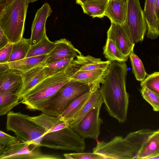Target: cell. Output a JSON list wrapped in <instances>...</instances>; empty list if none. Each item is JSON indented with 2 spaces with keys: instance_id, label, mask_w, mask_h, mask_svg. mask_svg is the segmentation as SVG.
I'll list each match as a JSON object with an SVG mask.
<instances>
[{
  "instance_id": "obj_1",
  "label": "cell",
  "mask_w": 159,
  "mask_h": 159,
  "mask_svg": "<svg viewBox=\"0 0 159 159\" xmlns=\"http://www.w3.org/2000/svg\"><path fill=\"white\" fill-rule=\"evenodd\" d=\"M7 130L13 132L16 137L39 147L57 150L83 152L86 144L70 126L49 133L43 128L31 120L28 115L10 111L7 115Z\"/></svg>"
},
{
  "instance_id": "obj_2",
  "label": "cell",
  "mask_w": 159,
  "mask_h": 159,
  "mask_svg": "<svg viewBox=\"0 0 159 159\" xmlns=\"http://www.w3.org/2000/svg\"><path fill=\"white\" fill-rule=\"evenodd\" d=\"M127 67L125 62L111 61L99 91L109 115L120 123L127 119L129 96L126 87Z\"/></svg>"
},
{
  "instance_id": "obj_3",
  "label": "cell",
  "mask_w": 159,
  "mask_h": 159,
  "mask_svg": "<svg viewBox=\"0 0 159 159\" xmlns=\"http://www.w3.org/2000/svg\"><path fill=\"white\" fill-rule=\"evenodd\" d=\"M29 0H13L0 11V27L10 43L23 38Z\"/></svg>"
},
{
  "instance_id": "obj_4",
  "label": "cell",
  "mask_w": 159,
  "mask_h": 159,
  "mask_svg": "<svg viewBox=\"0 0 159 159\" xmlns=\"http://www.w3.org/2000/svg\"><path fill=\"white\" fill-rule=\"evenodd\" d=\"M92 85L70 80L52 98L43 103L38 110L52 116L59 117L72 101L89 91Z\"/></svg>"
},
{
  "instance_id": "obj_5",
  "label": "cell",
  "mask_w": 159,
  "mask_h": 159,
  "mask_svg": "<svg viewBox=\"0 0 159 159\" xmlns=\"http://www.w3.org/2000/svg\"><path fill=\"white\" fill-rule=\"evenodd\" d=\"M70 80L64 72L48 77L26 93L20 103L30 110H38L43 103L52 98Z\"/></svg>"
},
{
  "instance_id": "obj_6",
  "label": "cell",
  "mask_w": 159,
  "mask_h": 159,
  "mask_svg": "<svg viewBox=\"0 0 159 159\" xmlns=\"http://www.w3.org/2000/svg\"><path fill=\"white\" fill-rule=\"evenodd\" d=\"M39 146L17 138L12 144L0 145V159H60L63 157L53 154L43 153Z\"/></svg>"
},
{
  "instance_id": "obj_7",
  "label": "cell",
  "mask_w": 159,
  "mask_h": 159,
  "mask_svg": "<svg viewBox=\"0 0 159 159\" xmlns=\"http://www.w3.org/2000/svg\"><path fill=\"white\" fill-rule=\"evenodd\" d=\"M93 152L104 159H137V152L132 146L121 136L114 137L109 141H97Z\"/></svg>"
},
{
  "instance_id": "obj_8",
  "label": "cell",
  "mask_w": 159,
  "mask_h": 159,
  "mask_svg": "<svg viewBox=\"0 0 159 159\" xmlns=\"http://www.w3.org/2000/svg\"><path fill=\"white\" fill-rule=\"evenodd\" d=\"M127 10L125 25L134 44L142 41L147 30L139 0H127Z\"/></svg>"
},
{
  "instance_id": "obj_9",
  "label": "cell",
  "mask_w": 159,
  "mask_h": 159,
  "mask_svg": "<svg viewBox=\"0 0 159 159\" xmlns=\"http://www.w3.org/2000/svg\"><path fill=\"white\" fill-rule=\"evenodd\" d=\"M102 106L92 108L81 119L73 130L84 139H91L97 141L103 121L100 116Z\"/></svg>"
},
{
  "instance_id": "obj_10",
  "label": "cell",
  "mask_w": 159,
  "mask_h": 159,
  "mask_svg": "<svg viewBox=\"0 0 159 159\" xmlns=\"http://www.w3.org/2000/svg\"><path fill=\"white\" fill-rule=\"evenodd\" d=\"M107 34V39L111 40L124 56L128 59L133 52L135 44L125 24L120 25L111 22Z\"/></svg>"
},
{
  "instance_id": "obj_11",
  "label": "cell",
  "mask_w": 159,
  "mask_h": 159,
  "mask_svg": "<svg viewBox=\"0 0 159 159\" xmlns=\"http://www.w3.org/2000/svg\"><path fill=\"white\" fill-rule=\"evenodd\" d=\"M52 12L50 5L46 2L36 12L31 27V46L39 41L46 34V21Z\"/></svg>"
},
{
  "instance_id": "obj_12",
  "label": "cell",
  "mask_w": 159,
  "mask_h": 159,
  "mask_svg": "<svg viewBox=\"0 0 159 159\" xmlns=\"http://www.w3.org/2000/svg\"><path fill=\"white\" fill-rule=\"evenodd\" d=\"M81 54L70 41L66 39H61L55 42L54 46L48 54L45 64L64 59L74 58Z\"/></svg>"
},
{
  "instance_id": "obj_13",
  "label": "cell",
  "mask_w": 159,
  "mask_h": 159,
  "mask_svg": "<svg viewBox=\"0 0 159 159\" xmlns=\"http://www.w3.org/2000/svg\"><path fill=\"white\" fill-rule=\"evenodd\" d=\"M45 65L43 64L27 71L21 72L23 83L18 94L20 100L26 93L47 77L45 73Z\"/></svg>"
},
{
  "instance_id": "obj_14",
  "label": "cell",
  "mask_w": 159,
  "mask_h": 159,
  "mask_svg": "<svg viewBox=\"0 0 159 159\" xmlns=\"http://www.w3.org/2000/svg\"><path fill=\"white\" fill-rule=\"evenodd\" d=\"M22 83L20 71L9 69L0 73V93L10 92L18 94Z\"/></svg>"
},
{
  "instance_id": "obj_15",
  "label": "cell",
  "mask_w": 159,
  "mask_h": 159,
  "mask_svg": "<svg viewBox=\"0 0 159 159\" xmlns=\"http://www.w3.org/2000/svg\"><path fill=\"white\" fill-rule=\"evenodd\" d=\"M100 84L92 85V91L88 101L80 111L68 123L69 126L73 129H75L81 119L92 108L102 106L103 100L99 91Z\"/></svg>"
},
{
  "instance_id": "obj_16",
  "label": "cell",
  "mask_w": 159,
  "mask_h": 159,
  "mask_svg": "<svg viewBox=\"0 0 159 159\" xmlns=\"http://www.w3.org/2000/svg\"><path fill=\"white\" fill-rule=\"evenodd\" d=\"M28 118L44 128L47 133L58 131L69 127L68 122L62 120L59 117L52 116L43 113L36 116L28 115Z\"/></svg>"
},
{
  "instance_id": "obj_17",
  "label": "cell",
  "mask_w": 159,
  "mask_h": 159,
  "mask_svg": "<svg viewBox=\"0 0 159 159\" xmlns=\"http://www.w3.org/2000/svg\"><path fill=\"white\" fill-rule=\"evenodd\" d=\"M48 54L25 58L4 63H0V72L11 69L24 72L39 65L45 64Z\"/></svg>"
},
{
  "instance_id": "obj_18",
  "label": "cell",
  "mask_w": 159,
  "mask_h": 159,
  "mask_svg": "<svg viewBox=\"0 0 159 159\" xmlns=\"http://www.w3.org/2000/svg\"><path fill=\"white\" fill-rule=\"evenodd\" d=\"M156 0H145L143 11L147 28V37L154 39L159 36L157 28Z\"/></svg>"
},
{
  "instance_id": "obj_19",
  "label": "cell",
  "mask_w": 159,
  "mask_h": 159,
  "mask_svg": "<svg viewBox=\"0 0 159 159\" xmlns=\"http://www.w3.org/2000/svg\"><path fill=\"white\" fill-rule=\"evenodd\" d=\"M127 10V0L123 1L109 0L104 16L110 19L111 22L123 25L126 19Z\"/></svg>"
},
{
  "instance_id": "obj_20",
  "label": "cell",
  "mask_w": 159,
  "mask_h": 159,
  "mask_svg": "<svg viewBox=\"0 0 159 159\" xmlns=\"http://www.w3.org/2000/svg\"><path fill=\"white\" fill-rule=\"evenodd\" d=\"M159 156V129L154 130L138 153L137 159H155Z\"/></svg>"
},
{
  "instance_id": "obj_21",
  "label": "cell",
  "mask_w": 159,
  "mask_h": 159,
  "mask_svg": "<svg viewBox=\"0 0 159 159\" xmlns=\"http://www.w3.org/2000/svg\"><path fill=\"white\" fill-rule=\"evenodd\" d=\"M74 59L80 68V71H87L96 69L107 70L111 61H102L99 58H96L89 55H78Z\"/></svg>"
},
{
  "instance_id": "obj_22",
  "label": "cell",
  "mask_w": 159,
  "mask_h": 159,
  "mask_svg": "<svg viewBox=\"0 0 159 159\" xmlns=\"http://www.w3.org/2000/svg\"><path fill=\"white\" fill-rule=\"evenodd\" d=\"M107 69L79 70L70 77V79L91 86L97 83H101L107 73Z\"/></svg>"
},
{
  "instance_id": "obj_23",
  "label": "cell",
  "mask_w": 159,
  "mask_h": 159,
  "mask_svg": "<svg viewBox=\"0 0 159 159\" xmlns=\"http://www.w3.org/2000/svg\"><path fill=\"white\" fill-rule=\"evenodd\" d=\"M92 91V86L90 90L72 101L59 117L62 120L70 121L81 110L89 98Z\"/></svg>"
},
{
  "instance_id": "obj_24",
  "label": "cell",
  "mask_w": 159,
  "mask_h": 159,
  "mask_svg": "<svg viewBox=\"0 0 159 159\" xmlns=\"http://www.w3.org/2000/svg\"><path fill=\"white\" fill-rule=\"evenodd\" d=\"M109 0H88L81 6L83 12L94 18H102L104 16Z\"/></svg>"
},
{
  "instance_id": "obj_25",
  "label": "cell",
  "mask_w": 159,
  "mask_h": 159,
  "mask_svg": "<svg viewBox=\"0 0 159 159\" xmlns=\"http://www.w3.org/2000/svg\"><path fill=\"white\" fill-rule=\"evenodd\" d=\"M154 131L150 129H142L129 133L125 138L134 148L137 154Z\"/></svg>"
},
{
  "instance_id": "obj_26",
  "label": "cell",
  "mask_w": 159,
  "mask_h": 159,
  "mask_svg": "<svg viewBox=\"0 0 159 159\" xmlns=\"http://www.w3.org/2000/svg\"><path fill=\"white\" fill-rule=\"evenodd\" d=\"M18 94L12 92L0 93V115L7 114L14 107L20 103Z\"/></svg>"
},
{
  "instance_id": "obj_27",
  "label": "cell",
  "mask_w": 159,
  "mask_h": 159,
  "mask_svg": "<svg viewBox=\"0 0 159 159\" xmlns=\"http://www.w3.org/2000/svg\"><path fill=\"white\" fill-rule=\"evenodd\" d=\"M54 45L55 42L50 41L46 34L39 41L30 46L25 58L48 54Z\"/></svg>"
},
{
  "instance_id": "obj_28",
  "label": "cell",
  "mask_w": 159,
  "mask_h": 159,
  "mask_svg": "<svg viewBox=\"0 0 159 159\" xmlns=\"http://www.w3.org/2000/svg\"><path fill=\"white\" fill-rule=\"evenodd\" d=\"M31 46L30 39L22 38L13 43L11 53L8 62L18 61L25 58Z\"/></svg>"
},
{
  "instance_id": "obj_29",
  "label": "cell",
  "mask_w": 159,
  "mask_h": 159,
  "mask_svg": "<svg viewBox=\"0 0 159 159\" xmlns=\"http://www.w3.org/2000/svg\"><path fill=\"white\" fill-rule=\"evenodd\" d=\"M103 50L105 57L109 61L122 62H126L128 59L124 56L114 42L108 39H107Z\"/></svg>"
},
{
  "instance_id": "obj_30",
  "label": "cell",
  "mask_w": 159,
  "mask_h": 159,
  "mask_svg": "<svg viewBox=\"0 0 159 159\" xmlns=\"http://www.w3.org/2000/svg\"><path fill=\"white\" fill-rule=\"evenodd\" d=\"M74 58L64 59L45 65V73L47 77L57 74L64 72L65 70L74 60Z\"/></svg>"
},
{
  "instance_id": "obj_31",
  "label": "cell",
  "mask_w": 159,
  "mask_h": 159,
  "mask_svg": "<svg viewBox=\"0 0 159 159\" xmlns=\"http://www.w3.org/2000/svg\"><path fill=\"white\" fill-rule=\"evenodd\" d=\"M131 63L132 72L137 80L142 81L147 75L142 61L140 58L133 52L129 57Z\"/></svg>"
},
{
  "instance_id": "obj_32",
  "label": "cell",
  "mask_w": 159,
  "mask_h": 159,
  "mask_svg": "<svg viewBox=\"0 0 159 159\" xmlns=\"http://www.w3.org/2000/svg\"><path fill=\"white\" fill-rule=\"evenodd\" d=\"M140 92L143 99L151 106L153 111H159V94L145 87H142Z\"/></svg>"
},
{
  "instance_id": "obj_33",
  "label": "cell",
  "mask_w": 159,
  "mask_h": 159,
  "mask_svg": "<svg viewBox=\"0 0 159 159\" xmlns=\"http://www.w3.org/2000/svg\"><path fill=\"white\" fill-rule=\"evenodd\" d=\"M142 87H145L159 94V71L148 75L140 83Z\"/></svg>"
},
{
  "instance_id": "obj_34",
  "label": "cell",
  "mask_w": 159,
  "mask_h": 159,
  "mask_svg": "<svg viewBox=\"0 0 159 159\" xmlns=\"http://www.w3.org/2000/svg\"><path fill=\"white\" fill-rule=\"evenodd\" d=\"M64 158L66 159H104L101 156L93 152H77L63 154Z\"/></svg>"
},
{
  "instance_id": "obj_35",
  "label": "cell",
  "mask_w": 159,
  "mask_h": 159,
  "mask_svg": "<svg viewBox=\"0 0 159 159\" xmlns=\"http://www.w3.org/2000/svg\"><path fill=\"white\" fill-rule=\"evenodd\" d=\"M13 43H9L0 49V63L8 62L12 49Z\"/></svg>"
},
{
  "instance_id": "obj_36",
  "label": "cell",
  "mask_w": 159,
  "mask_h": 159,
  "mask_svg": "<svg viewBox=\"0 0 159 159\" xmlns=\"http://www.w3.org/2000/svg\"><path fill=\"white\" fill-rule=\"evenodd\" d=\"M17 138L9 135L4 132L0 131V145L7 146L13 143Z\"/></svg>"
},
{
  "instance_id": "obj_37",
  "label": "cell",
  "mask_w": 159,
  "mask_h": 159,
  "mask_svg": "<svg viewBox=\"0 0 159 159\" xmlns=\"http://www.w3.org/2000/svg\"><path fill=\"white\" fill-rule=\"evenodd\" d=\"M10 43L9 39L0 27V49Z\"/></svg>"
},
{
  "instance_id": "obj_38",
  "label": "cell",
  "mask_w": 159,
  "mask_h": 159,
  "mask_svg": "<svg viewBox=\"0 0 159 159\" xmlns=\"http://www.w3.org/2000/svg\"><path fill=\"white\" fill-rule=\"evenodd\" d=\"M13 0H0V11L4 9L8 6Z\"/></svg>"
},
{
  "instance_id": "obj_39",
  "label": "cell",
  "mask_w": 159,
  "mask_h": 159,
  "mask_svg": "<svg viewBox=\"0 0 159 159\" xmlns=\"http://www.w3.org/2000/svg\"><path fill=\"white\" fill-rule=\"evenodd\" d=\"M156 6L157 15L159 13V0H156Z\"/></svg>"
},
{
  "instance_id": "obj_40",
  "label": "cell",
  "mask_w": 159,
  "mask_h": 159,
  "mask_svg": "<svg viewBox=\"0 0 159 159\" xmlns=\"http://www.w3.org/2000/svg\"><path fill=\"white\" fill-rule=\"evenodd\" d=\"M88 0H75L76 4L81 5L86 1Z\"/></svg>"
},
{
  "instance_id": "obj_41",
  "label": "cell",
  "mask_w": 159,
  "mask_h": 159,
  "mask_svg": "<svg viewBox=\"0 0 159 159\" xmlns=\"http://www.w3.org/2000/svg\"><path fill=\"white\" fill-rule=\"evenodd\" d=\"M157 19L158 30L159 34V13L157 15Z\"/></svg>"
},
{
  "instance_id": "obj_42",
  "label": "cell",
  "mask_w": 159,
  "mask_h": 159,
  "mask_svg": "<svg viewBox=\"0 0 159 159\" xmlns=\"http://www.w3.org/2000/svg\"><path fill=\"white\" fill-rule=\"evenodd\" d=\"M30 2H32L36 1L38 0H29Z\"/></svg>"
},
{
  "instance_id": "obj_43",
  "label": "cell",
  "mask_w": 159,
  "mask_h": 159,
  "mask_svg": "<svg viewBox=\"0 0 159 159\" xmlns=\"http://www.w3.org/2000/svg\"><path fill=\"white\" fill-rule=\"evenodd\" d=\"M109 0L115 1H126V0Z\"/></svg>"
},
{
  "instance_id": "obj_44",
  "label": "cell",
  "mask_w": 159,
  "mask_h": 159,
  "mask_svg": "<svg viewBox=\"0 0 159 159\" xmlns=\"http://www.w3.org/2000/svg\"><path fill=\"white\" fill-rule=\"evenodd\" d=\"M155 159H159V156L156 157Z\"/></svg>"
},
{
  "instance_id": "obj_45",
  "label": "cell",
  "mask_w": 159,
  "mask_h": 159,
  "mask_svg": "<svg viewBox=\"0 0 159 159\" xmlns=\"http://www.w3.org/2000/svg\"></svg>"
}]
</instances>
